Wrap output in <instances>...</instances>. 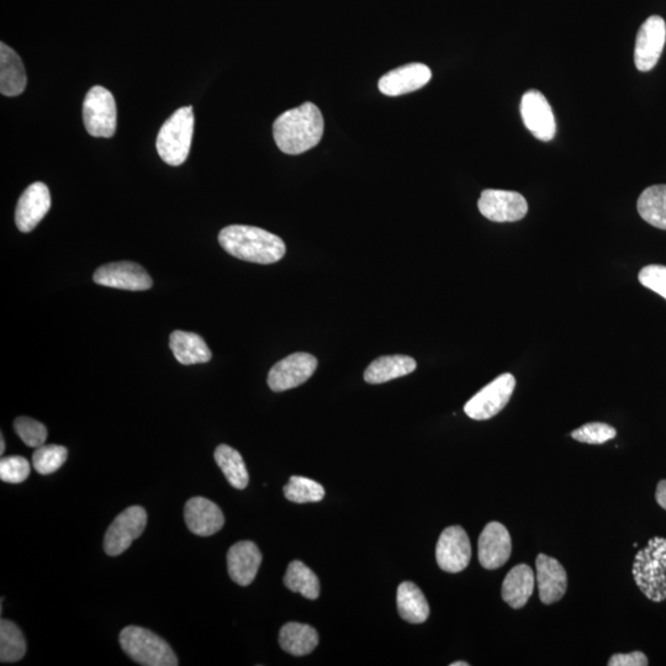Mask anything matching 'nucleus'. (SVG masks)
Wrapping results in <instances>:
<instances>
[{"instance_id":"1","label":"nucleus","mask_w":666,"mask_h":666,"mask_svg":"<svg viewBox=\"0 0 666 666\" xmlns=\"http://www.w3.org/2000/svg\"><path fill=\"white\" fill-rule=\"evenodd\" d=\"M324 130V116L315 104L308 102L278 116L273 136L280 151L295 156L319 145Z\"/></svg>"},{"instance_id":"2","label":"nucleus","mask_w":666,"mask_h":666,"mask_svg":"<svg viewBox=\"0 0 666 666\" xmlns=\"http://www.w3.org/2000/svg\"><path fill=\"white\" fill-rule=\"evenodd\" d=\"M219 242L229 255L258 264L279 262L287 252L280 237L255 226H227L221 230Z\"/></svg>"},{"instance_id":"3","label":"nucleus","mask_w":666,"mask_h":666,"mask_svg":"<svg viewBox=\"0 0 666 666\" xmlns=\"http://www.w3.org/2000/svg\"><path fill=\"white\" fill-rule=\"evenodd\" d=\"M632 574L643 595L653 602L666 600V538L649 539L634 558Z\"/></svg>"},{"instance_id":"4","label":"nucleus","mask_w":666,"mask_h":666,"mask_svg":"<svg viewBox=\"0 0 666 666\" xmlns=\"http://www.w3.org/2000/svg\"><path fill=\"white\" fill-rule=\"evenodd\" d=\"M194 132L193 107L174 111L171 118L158 132L156 147L158 155L169 166H181L189 156Z\"/></svg>"},{"instance_id":"5","label":"nucleus","mask_w":666,"mask_h":666,"mask_svg":"<svg viewBox=\"0 0 666 666\" xmlns=\"http://www.w3.org/2000/svg\"><path fill=\"white\" fill-rule=\"evenodd\" d=\"M120 646L136 663L145 666H177L169 644L146 628L129 626L120 633Z\"/></svg>"},{"instance_id":"6","label":"nucleus","mask_w":666,"mask_h":666,"mask_svg":"<svg viewBox=\"0 0 666 666\" xmlns=\"http://www.w3.org/2000/svg\"><path fill=\"white\" fill-rule=\"evenodd\" d=\"M515 387L514 375L510 373L500 375L465 404V414L475 421L493 419L509 404Z\"/></svg>"},{"instance_id":"7","label":"nucleus","mask_w":666,"mask_h":666,"mask_svg":"<svg viewBox=\"0 0 666 666\" xmlns=\"http://www.w3.org/2000/svg\"><path fill=\"white\" fill-rule=\"evenodd\" d=\"M83 121L93 137H113L116 131V104L107 88L95 86L83 103Z\"/></svg>"},{"instance_id":"8","label":"nucleus","mask_w":666,"mask_h":666,"mask_svg":"<svg viewBox=\"0 0 666 666\" xmlns=\"http://www.w3.org/2000/svg\"><path fill=\"white\" fill-rule=\"evenodd\" d=\"M147 525V514L144 507L131 506L121 512L108 528L104 538V551L110 557L128 551L135 539L144 533Z\"/></svg>"},{"instance_id":"9","label":"nucleus","mask_w":666,"mask_h":666,"mask_svg":"<svg viewBox=\"0 0 666 666\" xmlns=\"http://www.w3.org/2000/svg\"><path fill=\"white\" fill-rule=\"evenodd\" d=\"M317 368V359L309 353L290 354L271 369L268 385L276 393L294 389L308 382Z\"/></svg>"},{"instance_id":"10","label":"nucleus","mask_w":666,"mask_h":666,"mask_svg":"<svg viewBox=\"0 0 666 666\" xmlns=\"http://www.w3.org/2000/svg\"><path fill=\"white\" fill-rule=\"evenodd\" d=\"M478 208L481 215L490 221L516 222L525 218L528 204L520 193L486 189L481 193Z\"/></svg>"},{"instance_id":"11","label":"nucleus","mask_w":666,"mask_h":666,"mask_svg":"<svg viewBox=\"0 0 666 666\" xmlns=\"http://www.w3.org/2000/svg\"><path fill=\"white\" fill-rule=\"evenodd\" d=\"M438 567L447 573H461L472 559L467 532L461 526H451L441 533L436 547Z\"/></svg>"},{"instance_id":"12","label":"nucleus","mask_w":666,"mask_h":666,"mask_svg":"<svg viewBox=\"0 0 666 666\" xmlns=\"http://www.w3.org/2000/svg\"><path fill=\"white\" fill-rule=\"evenodd\" d=\"M666 41V24L662 17L653 15L639 29L634 47V63L638 71L649 72L657 65Z\"/></svg>"},{"instance_id":"13","label":"nucleus","mask_w":666,"mask_h":666,"mask_svg":"<svg viewBox=\"0 0 666 666\" xmlns=\"http://www.w3.org/2000/svg\"><path fill=\"white\" fill-rule=\"evenodd\" d=\"M94 282L103 287L141 292L152 287V279L146 269L134 262H115L97 269Z\"/></svg>"},{"instance_id":"14","label":"nucleus","mask_w":666,"mask_h":666,"mask_svg":"<svg viewBox=\"0 0 666 666\" xmlns=\"http://www.w3.org/2000/svg\"><path fill=\"white\" fill-rule=\"evenodd\" d=\"M521 115L526 128L536 139L548 142L555 136V119L551 105L541 92L528 91L521 100Z\"/></svg>"},{"instance_id":"15","label":"nucleus","mask_w":666,"mask_h":666,"mask_svg":"<svg viewBox=\"0 0 666 666\" xmlns=\"http://www.w3.org/2000/svg\"><path fill=\"white\" fill-rule=\"evenodd\" d=\"M512 542L509 531L500 522H490L479 537L478 557L481 567L495 570L509 562Z\"/></svg>"},{"instance_id":"16","label":"nucleus","mask_w":666,"mask_h":666,"mask_svg":"<svg viewBox=\"0 0 666 666\" xmlns=\"http://www.w3.org/2000/svg\"><path fill=\"white\" fill-rule=\"evenodd\" d=\"M50 208L51 194L47 185L41 182L29 185L21 195L15 210L18 229L25 234L33 231L49 213Z\"/></svg>"},{"instance_id":"17","label":"nucleus","mask_w":666,"mask_h":666,"mask_svg":"<svg viewBox=\"0 0 666 666\" xmlns=\"http://www.w3.org/2000/svg\"><path fill=\"white\" fill-rule=\"evenodd\" d=\"M432 72L424 63H410L390 71L379 79V91L388 97H399L419 91L431 81Z\"/></svg>"},{"instance_id":"18","label":"nucleus","mask_w":666,"mask_h":666,"mask_svg":"<svg viewBox=\"0 0 666 666\" xmlns=\"http://www.w3.org/2000/svg\"><path fill=\"white\" fill-rule=\"evenodd\" d=\"M536 581L539 599L544 605L562 600L568 588V575L557 559L539 554L536 560Z\"/></svg>"},{"instance_id":"19","label":"nucleus","mask_w":666,"mask_h":666,"mask_svg":"<svg viewBox=\"0 0 666 666\" xmlns=\"http://www.w3.org/2000/svg\"><path fill=\"white\" fill-rule=\"evenodd\" d=\"M185 523L194 535L209 537L225 525V517L215 502L205 498H193L184 507Z\"/></svg>"},{"instance_id":"20","label":"nucleus","mask_w":666,"mask_h":666,"mask_svg":"<svg viewBox=\"0 0 666 666\" xmlns=\"http://www.w3.org/2000/svg\"><path fill=\"white\" fill-rule=\"evenodd\" d=\"M262 564V553L251 541L234 544L227 553V569L236 584L248 586L256 579Z\"/></svg>"},{"instance_id":"21","label":"nucleus","mask_w":666,"mask_h":666,"mask_svg":"<svg viewBox=\"0 0 666 666\" xmlns=\"http://www.w3.org/2000/svg\"><path fill=\"white\" fill-rule=\"evenodd\" d=\"M535 585L536 576L532 569L527 564L516 565L506 575L504 583H502V599L512 609H522L533 595Z\"/></svg>"},{"instance_id":"22","label":"nucleus","mask_w":666,"mask_h":666,"mask_svg":"<svg viewBox=\"0 0 666 666\" xmlns=\"http://www.w3.org/2000/svg\"><path fill=\"white\" fill-rule=\"evenodd\" d=\"M26 73L23 61L4 42L0 44V92L5 97H18L26 88Z\"/></svg>"},{"instance_id":"23","label":"nucleus","mask_w":666,"mask_h":666,"mask_svg":"<svg viewBox=\"0 0 666 666\" xmlns=\"http://www.w3.org/2000/svg\"><path fill=\"white\" fill-rule=\"evenodd\" d=\"M169 347L183 366L208 363L213 357L203 337L194 332L174 331L169 338Z\"/></svg>"},{"instance_id":"24","label":"nucleus","mask_w":666,"mask_h":666,"mask_svg":"<svg viewBox=\"0 0 666 666\" xmlns=\"http://www.w3.org/2000/svg\"><path fill=\"white\" fill-rule=\"evenodd\" d=\"M416 367L415 359L409 356H384L369 364L364 380L368 384H383L415 372Z\"/></svg>"},{"instance_id":"25","label":"nucleus","mask_w":666,"mask_h":666,"mask_svg":"<svg viewBox=\"0 0 666 666\" xmlns=\"http://www.w3.org/2000/svg\"><path fill=\"white\" fill-rule=\"evenodd\" d=\"M279 644L285 652L295 657H303L314 652L319 644V634L309 625L289 622L280 629Z\"/></svg>"},{"instance_id":"26","label":"nucleus","mask_w":666,"mask_h":666,"mask_svg":"<svg viewBox=\"0 0 666 666\" xmlns=\"http://www.w3.org/2000/svg\"><path fill=\"white\" fill-rule=\"evenodd\" d=\"M396 600H398L399 615L406 622L419 625L426 622L430 616V606L424 592L411 581L400 584Z\"/></svg>"},{"instance_id":"27","label":"nucleus","mask_w":666,"mask_h":666,"mask_svg":"<svg viewBox=\"0 0 666 666\" xmlns=\"http://www.w3.org/2000/svg\"><path fill=\"white\" fill-rule=\"evenodd\" d=\"M638 213L649 225L666 230V185H652L638 199Z\"/></svg>"},{"instance_id":"28","label":"nucleus","mask_w":666,"mask_h":666,"mask_svg":"<svg viewBox=\"0 0 666 666\" xmlns=\"http://www.w3.org/2000/svg\"><path fill=\"white\" fill-rule=\"evenodd\" d=\"M214 457L216 464L219 465L231 486L239 490L247 488L250 477H248L246 464L236 449L226 446V444H220L216 448Z\"/></svg>"},{"instance_id":"29","label":"nucleus","mask_w":666,"mask_h":666,"mask_svg":"<svg viewBox=\"0 0 666 666\" xmlns=\"http://www.w3.org/2000/svg\"><path fill=\"white\" fill-rule=\"evenodd\" d=\"M284 585L290 591L298 592L309 600H316L320 596L319 578L300 560H294L289 564L284 576Z\"/></svg>"},{"instance_id":"30","label":"nucleus","mask_w":666,"mask_h":666,"mask_svg":"<svg viewBox=\"0 0 666 666\" xmlns=\"http://www.w3.org/2000/svg\"><path fill=\"white\" fill-rule=\"evenodd\" d=\"M26 643L23 632L14 622H0V660L2 663H17L25 657Z\"/></svg>"},{"instance_id":"31","label":"nucleus","mask_w":666,"mask_h":666,"mask_svg":"<svg viewBox=\"0 0 666 666\" xmlns=\"http://www.w3.org/2000/svg\"><path fill=\"white\" fill-rule=\"evenodd\" d=\"M284 495L295 504L319 502L325 498V489L316 481L304 477H292L284 486Z\"/></svg>"},{"instance_id":"32","label":"nucleus","mask_w":666,"mask_h":666,"mask_svg":"<svg viewBox=\"0 0 666 666\" xmlns=\"http://www.w3.org/2000/svg\"><path fill=\"white\" fill-rule=\"evenodd\" d=\"M68 457L67 448L58 444H49L36 448L33 456V464L37 473L50 475L66 463Z\"/></svg>"},{"instance_id":"33","label":"nucleus","mask_w":666,"mask_h":666,"mask_svg":"<svg viewBox=\"0 0 666 666\" xmlns=\"http://www.w3.org/2000/svg\"><path fill=\"white\" fill-rule=\"evenodd\" d=\"M14 430L26 446L39 448L44 446L46 442L47 428L41 422L30 419V417H18L14 421Z\"/></svg>"},{"instance_id":"34","label":"nucleus","mask_w":666,"mask_h":666,"mask_svg":"<svg viewBox=\"0 0 666 666\" xmlns=\"http://www.w3.org/2000/svg\"><path fill=\"white\" fill-rule=\"evenodd\" d=\"M617 435L615 428L604 422H590L572 432L574 440L588 444H604Z\"/></svg>"},{"instance_id":"35","label":"nucleus","mask_w":666,"mask_h":666,"mask_svg":"<svg viewBox=\"0 0 666 666\" xmlns=\"http://www.w3.org/2000/svg\"><path fill=\"white\" fill-rule=\"evenodd\" d=\"M30 475V464L19 456L3 458L0 462V479L9 484L23 483Z\"/></svg>"},{"instance_id":"36","label":"nucleus","mask_w":666,"mask_h":666,"mask_svg":"<svg viewBox=\"0 0 666 666\" xmlns=\"http://www.w3.org/2000/svg\"><path fill=\"white\" fill-rule=\"evenodd\" d=\"M639 282L654 293L663 296L666 300V267L660 264H650L638 274Z\"/></svg>"},{"instance_id":"37","label":"nucleus","mask_w":666,"mask_h":666,"mask_svg":"<svg viewBox=\"0 0 666 666\" xmlns=\"http://www.w3.org/2000/svg\"><path fill=\"white\" fill-rule=\"evenodd\" d=\"M648 664L647 655L642 652L615 654L609 660L610 666H647Z\"/></svg>"},{"instance_id":"38","label":"nucleus","mask_w":666,"mask_h":666,"mask_svg":"<svg viewBox=\"0 0 666 666\" xmlns=\"http://www.w3.org/2000/svg\"><path fill=\"white\" fill-rule=\"evenodd\" d=\"M655 499H657L658 505L666 511V480L659 481Z\"/></svg>"},{"instance_id":"39","label":"nucleus","mask_w":666,"mask_h":666,"mask_svg":"<svg viewBox=\"0 0 666 666\" xmlns=\"http://www.w3.org/2000/svg\"><path fill=\"white\" fill-rule=\"evenodd\" d=\"M4 449H5V442L4 438L2 437V442H0V454H4Z\"/></svg>"},{"instance_id":"40","label":"nucleus","mask_w":666,"mask_h":666,"mask_svg":"<svg viewBox=\"0 0 666 666\" xmlns=\"http://www.w3.org/2000/svg\"><path fill=\"white\" fill-rule=\"evenodd\" d=\"M451 666H469V664L465 662H456L452 663Z\"/></svg>"}]
</instances>
